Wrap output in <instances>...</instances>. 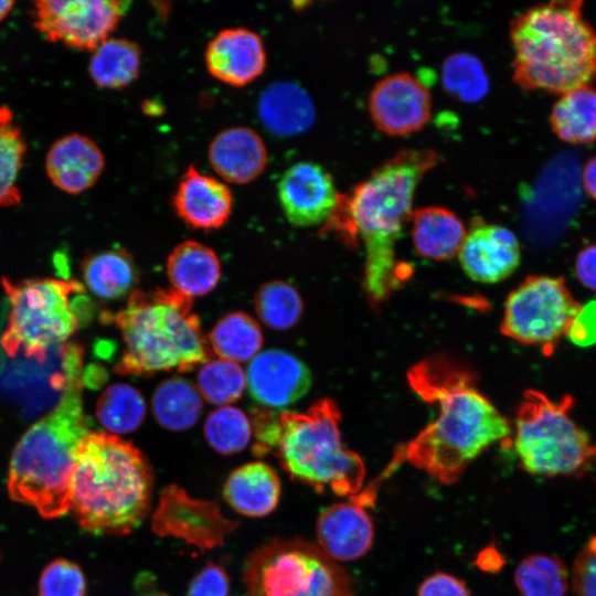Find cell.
I'll use <instances>...</instances> for the list:
<instances>
[{
  "instance_id": "obj_1",
  "label": "cell",
  "mask_w": 596,
  "mask_h": 596,
  "mask_svg": "<svg viewBox=\"0 0 596 596\" xmlns=\"http://www.w3.org/2000/svg\"><path fill=\"white\" fill-rule=\"evenodd\" d=\"M411 389L437 414L412 440L395 451L382 475L407 461L444 485L455 483L483 451L507 440V418L479 391L470 371L443 354L428 356L407 372Z\"/></svg>"
},
{
  "instance_id": "obj_2",
  "label": "cell",
  "mask_w": 596,
  "mask_h": 596,
  "mask_svg": "<svg viewBox=\"0 0 596 596\" xmlns=\"http://www.w3.org/2000/svg\"><path fill=\"white\" fill-rule=\"evenodd\" d=\"M439 157L428 149H405L384 161L352 190L339 194L326 222L344 235L359 234L365 252L364 290L375 306L401 283L395 244L413 214L415 190Z\"/></svg>"
},
{
  "instance_id": "obj_3",
  "label": "cell",
  "mask_w": 596,
  "mask_h": 596,
  "mask_svg": "<svg viewBox=\"0 0 596 596\" xmlns=\"http://www.w3.org/2000/svg\"><path fill=\"white\" fill-rule=\"evenodd\" d=\"M83 351L63 348L61 385L56 407L32 425L11 457L8 490L11 499L34 508L43 518L70 511V481L76 450L89 433L82 401Z\"/></svg>"
},
{
  "instance_id": "obj_4",
  "label": "cell",
  "mask_w": 596,
  "mask_h": 596,
  "mask_svg": "<svg viewBox=\"0 0 596 596\" xmlns=\"http://www.w3.org/2000/svg\"><path fill=\"white\" fill-rule=\"evenodd\" d=\"M153 471L131 443L89 432L81 441L70 481V511L85 530L123 535L146 519Z\"/></svg>"
},
{
  "instance_id": "obj_5",
  "label": "cell",
  "mask_w": 596,
  "mask_h": 596,
  "mask_svg": "<svg viewBox=\"0 0 596 596\" xmlns=\"http://www.w3.org/2000/svg\"><path fill=\"white\" fill-rule=\"evenodd\" d=\"M581 0L532 7L511 23L513 79L524 89L565 94L596 78V31Z\"/></svg>"
},
{
  "instance_id": "obj_6",
  "label": "cell",
  "mask_w": 596,
  "mask_h": 596,
  "mask_svg": "<svg viewBox=\"0 0 596 596\" xmlns=\"http://www.w3.org/2000/svg\"><path fill=\"white\" fill-rule=\"evenodd\" d=\"M192 308V298L173 288L131 292L127 305L114 316L124 341L115 372H184L211 360L212 352Z\"/></svg>"
},
{
  "instance_id": "obj_7",
  "label": "cell",
  "mask_w": 596,
  "mask_h": 596,
  "mask_svg": "<svg viewBox=\"0 0 596 596\" xmlns=\"http://www.w3.org/2000/svg\"><path fill=\"white\" fill-rule=\"evenodd\" d=\"M340 419L331 398L302 413L283 411L272 451L292 478L318 492L328 489L350 498L362 489L366 470L362 458L342 444Z\"/></svg>"
},
{
  "instance_id": "obj_8",
  "label": "cell",
  "mask_w": 596,
  "mask_h": 596,
  "mask_svg": "<svg viewBox=\"0 0 596 596\" xmlns=\"http://www.w3.org/2000/svg\"><path fill=\"white\" fill-rule=\"evenodd\" d=\"M573 403L571 396L554 401L536 390L524 392L513 447L529 473L582 476L596 465V438L572 417Z\"/></svg>"
},
{
  "instance_id": "obj_9",
  "label": "cell",
  "mask_w": 596,
  "mask_h": 596,
  "mask_svg": "<svg viewBox=\"0 0 596 596\" xmlns=\"http://www.w3.org/2000/svg\"><path fill=\"white\" fill-rule=\"evenodd\" d=\"M243 581L249 596H353L351 578L319 545L275 539L246 558Z\"/></svg>"
},
{
  "instance_id": "obj_10",
  "label": "cell",
  "mask_w": 596,
  "mask_h": 596,
  "mask_svg": "<svg viewBox=\"0 0 596 596\" xmlns=\"http://www.w3.org/2000/svg\"><path fill=\"white\" fill-rule=\"evenodd\" d=\"M2 285L10 313L1 344L9 355L24 353L43 361L52 345L63 343L78 327L71 301L73 294L85 291L78 281L3 278Z\"/></svg>"
},
{
  "instance_id": "obj_11",
  "label": "cell",
  "mask_w": 596,
  "mask_h": 596,
  "mask_svg": "<svg viewBox=\"0 0 596 596\" xmlns=\"http://www.w3.org/2000/svg\"><path fill=\"white\" fill-rule=\"evenodd\" d=\"M579 306L562 278L529 276L505 300L501 332L551 354L566 336Z\"/></svg>"
},
{
  "instance_id": "obj_12",
  "label": "cell",
  "mask_w": 596,
  "mask_h": 596,
  "mask_svg": "<svg viewBox=\"0 0 596 596\" xmlns=\"http://www.w3.org/2000/svg\"><path fill=\"white\" fill-rule=\"evenodd\" d=\"M128 7L117 0H38L31 15L47 41L94 51L115 31Z\"/></svg>"
},
{
  "instance_id": "obj_13",
  "label": "cell",
  "mask_w": 596,
  "mask_h": 596,
  "mask_svg": "<svg viewBox=\"0 0 596 596\" xmlns=\"http://www.w3.org/2000/svg\"><path fill=\"white\" fill-rule=\"evenodd\" d=\"M237 523L225 518L214 501L191 498L171 485L161 491L151 518L152 531L161 538L182 539L201 550L222 545Z\"/></svg>"
},
{
  "instance_id": "obj_14",
  "label": "cell",
  "mask_w": 596,
  "mask_h": 596,
  "mask_svg": "<svg viewBox=\"0 0 596 596\" xmlns=\"http://www.w3.org/2000/svg\"><path fill=\"white\" fill-rule=\"evenodd\" d=\"M432 97L414 75H386L371 89L369 111L376 128L387 135L405 136L421 129L429 119Z\"/></svg>"
},
{
  "instance_id": "obj_15",
  "label": "cell",
  "mask_w": 596,
  "mask_h": 596,
  "mask_svg": "<svg viewBox=\"0 0 596 596\" xmlns=\"http://www.w3.org/2000/svg\"><path fill=\"white\" fill-rule=\"evenodd\" d=\"M376 486L374 483L320 513L317 521L319 547L332 560L355 561L371 549L374 526L366 508L374 503Z\"/></svg>"
},
{
  "instance_id": "obj_16",
  "label": "cell",
  "mask_w": 596,
  "mask_h": 596,
  "mask_svg": "<svg viewBox=\"0 0 596 596\" xmlns=\"http://www.w3.org/2000/svg\"><path fill=\"white\" fill-rule=\"evenodd\" d=\"M278 198L290 223L312 226L329 220L339 193L331 174L322 166L301 161L283 174L278 183Z\"/></svg>"
},
{
  "instance_id": "obj_17",
  "label": "cell",
  "mask_w": 596,
  "mask_h": 596,
  "mask_svg": "<svg viewBox=\"0 0 596 596\" xmlns=\"http://www.w3.org/2000/svg\"><path fill=\"white\" fill-rule=\"evenodd\" d=\"M246 387L262 406L283 408L301 398L311 386V372L297 356L270 349L255 355L248 363Z\"/></svg>"
},
{
  "instance_id": "obj_18",
  "label": "cell",
  "mask_w": 596,
  "mask_h": 596,
  "mask_svg": "<svg viewBox=\"0 0 596 596\" xmlns=\"http://www.w3.org/2000/svg\"><path fill=\"white\" fill-rule=\"evenodd\" d=\"M458 256L469 278L494 284L518 268L521 247L518 237L508 227L475 221L466 232Z\"/></svg>"
},
{
  "instance_id": "obj_19",
  "label": "cell",
  "mask_w": 596,
  "mask_h": 596,
  "mask_svg": "<svg viewBox=\"0 0 596 596\" xmlns=\"http://www.w3.org/2000/svg\"><path fill=\"white\" fill-rule=\"evenodd\" d=\"M204 60L214 78L243 87L263 74L267 57L264 42L256 32L246 28H228L209 42Z\"/></svg>"
},
{
  "instance_id": "obj_20",
  "label": "cell",
  "mask_w": 596,
  "mask_h": 596,
  "mask_svg": "<svg viewBox=\"0 0 596 596\" xmlns=\"http://www.w3.org/2000/svg\"><path fill=\"white\" fill-rule=\"evenodd\" d=\"M172 205L185 224L209 231L220 228L228 221L233 195L224 182L191 166L177 187Z\"/></svg>"
},
{
  "instance_id": "obj_21",
  "label": "cell",
  "mask_w": 596,
  "mask_h": 596,
  "mask_svg": "<svg viewBox=\"0 0 596 596\" xmlns=\"http://www.w3.org/2000/svg\"><path fill=\"white\" fill-rule=\"evenodd\" d=\"M105 158L88 137L70 134L57 139L49 149L45 170L52 183L70 194H79L102 175Z\"/></svg>"
},
{
  "instance_id": "obj_22",
  "label": "cell",
  "mask_w": 596,
  "mask_h": 596,
  "mask_svg": "<svg viewBox=\"0 0 596 596\" xmlns=\"http://www.w3.org/2000/svg\"><path fill=\"white\" fill-rule=\"evenodd\" d=\"M207 157L225 181L246 184L258 178L267 163V149L253 129L235 126L220 131L211 141Z\"/></svg>"
},
{
  "instance_id": "obj_23",
  "label": "cell",
  "mask_w": 596,
  "mask_h": 596,
  "mask_svg": "<svg viewBox=\"0 0 596 596\" xmlns=\"http://www.w3.org/2000/svg\"><path fill=\"white\" fill-rule=\"evenodd\" d=\"M280 493L277 472L262 461L248 462L233 470L223 489L226 502L247 517H264L273 512Z\"/></svg>"
},
{
  "instance_id": "obj_24",
  "label": "cell",
  "mask_w": 596,
  "mask_h": 596,
  "mask_svg": "<svg viewBox=\"0 0 596 596\" xmlns=\"http://www.w3.org/2000/svg\"><path fill=\"white\" fill-rule=\"evenodd\" d=\"M258 114L269 131L284 137L306 131L316 117L309 94L288 81L274 83L263 92Z\"/></svg>"
},
{
  "instance_id": "obj_25",
  "label": "cell",
  "mask_w": 596,
  "mask_h": 596,
  "mask_svg": "<svg viewBox=\"0 0 596 596\" xmlns=\"http://www.w3.org/2000/svg\"><path fill=\"white\" fill-rule=\"evenodd\" d=\"M167 273L172 288L192 298L215 288L221 278V263L206 245L185 241L169 254Z\"/></svg>"
},
{
  "instance_id": "obj_26",
  "label": "cell",
  "mask_w": 596,
  "mask_h": 596,
  "mask_svg": "<svg viewBox=\"0 0 596 596\" xmlns=\"http://www.w3.org/2000/svg\"><path fill=\"white\" fill-rule=\"evenodd\" d=\"M412 238L419 255L445 260L458 254L466 228L462 221L443 206H425L411 216Z\"/></svg>"
},
{
  "instance_id": "obj_27",
  "label": "cell",
  "mask_w": 596,
  "mask_h": 596,
  "mask_svg": "<svg viewBox=\"0 0 596 596\" xmlns=\"http://www.w3.org/2000/svg\"><path fill=\"white\" fill-rule=\"evenodd\" d=\"M83 278L100 299H118L132 289L137 269L132 257L123 248H110L87 256L82 263Z\"/></svg>"
},
{
  "instance_id": "obj_28",
  "label": "cell",
  "mask_w": 596,
  "mask_h": 596,
  "mask_svg": "<svg viewBox=\"0 0 596 596\" xmlns=\"http://www.w3.org/2000/svg\"><path fill=\"white\" fill-rule=\"evenodd\" d=\"M550 123L563 141L582 145L596 139V91L582 86L561 96L554 104Z\"/></svg>"
},
{
  "instance_id": "obj_29",
  "label": "cell",
  "mask_w": 596,
  "mask_h": 596,
  "mask_svg": "<svg viewBox=\"0 0 596 596\" xmlns=\"http://www.w3.org/2000/svg\"><path fill=\"white\" fill-rule=\"evenodd\" d=\"M141 52L127 39H107L91 56L89 75L100 88L120 89L131 84L139 74Z\"/></svg>"
},
{
  "instance_id": "obj_30",
  "label": "cell",
  "mask_w": 596,
  "mask_h": 596,
  "mask_svg": "<svg viewBox=\"0 0 596 596\" xmlns=\"http://www.w3.org/2000/svg\"><path fill=\"white\" fill-rule=\"evenodd\" d=\"M202 411V396L190 381L170 377L162 381L152 395V412L166 429L181 432L193 426Z\"/></svg>"
},
{
  "instance_id": "obj_31",
  "label": "cell",
  "mask_w": 596,
  "mask_h": 596,
  "mask_svg": "<svg viewBox=\"0 0 596 596\" xmlns=\"http://www.w3.org/2000/svg\"><path fill=\"white\" fill-rule=\"evenodd\" d=\"M206 340L214 355L235 363L251 361L263 345L259 324L242 311L222 317Z\"/></svg>"
},
{
  "instance_id": "obj_32",
  "label": "cell",
  "mask_w": 596,
  "mask_h": 596,
  "mask_svg": "<svg viewBox=\"0 0 596 596\" xmlns=\"http://www.w3.org/2000/svg\"><path fill=\"white\" fill-rule=\"evenodd\" d=\"M570 574L557 556L532 554L524 557L514 573L520 596H564Z\"/></svg>"
},
{
  "instance_id": "obj_33",
  "label": "cell",
  "mask_w": 596,
  "mask_h": 596,
  "mask_svg": "<svg viewBox=\"0 0 596 596\" xmlns=\"http://www.w3.org/2000/svg\"><path fill=\"white\" fill-rule=\"evenodd\" d=\"M96 415L109 432L127 434L143 422L146 402L137 389L124 383L113 384L100 394Z\"/></svg>"
},
{
  "instance_id": "obj_34",
  "label": "cell",
  "mask_w": 596,
  "mask_h": 596,
  "mask_svg": "<svg viewBox=\"0 0 596 596\" xmlns=\"http://www.w3.org/2000/svg\"><path fill=\"white\" fill-rule=\"evenodd\" d=\"M25 152V140L20 128L13 125L10 110L0 108V206H12L21 201L17 181Z\"/></svg>"
},
{
  "instance_id": "obj_35",
  "label": "cell",
  "mask_w": 596,
  "mask_h": 596,
  "mask_svg": "<svg viewBox=\"0 0 596 596\" xmlns=\"http://www.w3.org/2000/svg\"><path fill=\"white\" fill-rule=\"evenodd\" d=\"M441 83L449 95L465 103L479 102L489 91V77L482 63L467 52L453 53L445 58Z\"/></svg>"
},
{
  "instance_id": "obj_36",
  "label": "cell",
  "mask_w": 596,
  "mask_h": 596,
  "mask_svg": "<svg viewBox=\"0 0 596 596\" xmlns=\"http://www.w3.org/2000/svg\"><path fill=\"white\" fill-rule=\"evenodd\" d=\"M255 310L269 328L286 330L294 327L302 313V300L288 283L273 280L262 285L255 294Z\"/></svg>"
},
{
  "instance_id": "obj_37",
  "label": "cell",
  "mask_w": 596,
  "mask_h": 596,
  "mask_svg": "<svg viewBox=\"0 0 596 596\" xmlns=\"http://www.w3.org/2000/svg\"><path fill=\"white\" fill-rule=\"evenodd\" d=\"M245 387V373L238 363L217 358L199 370L198 390L211 404L227 406L241 398Z\"/></svg>"
},
{
  "instance_id": "obj_38",
  "label": "cell",
  "mask_w": 596,
  "mask_h": 596,
  "mask_svg": "<svg viewBox=\"0 0 596 596\" xmlns=\"http://www.w3.org/2000/svg\"><path fill=\"white\" fill-rule=\"evenodd\" d=\"M252 424L241 409L222 406L211 412L204 424L210 446L222 455L242 451L249 443Z\"/></svg>"
},
{
  "instance_id": "obj_39",
  "label": "cell",
  "mask_w": 596,
  "mask_h": 596,
  "mask_svg": "<svg viewBox=\"0 0 596 596\" xmlns=\"http://www.w3.org/2000/svg\"><path fill=\"white\" fill-rule=\"evenodd\" d=\"M86 581L81 567L64 558L51 562L39 581V596H85Z\"/></svg>"
},
{
  "instance_id": "obj_40",
  "label": "cell",
  "mask_w": 596,
  "mask_h": 596,
  "mask_svg": "<svg viewBox=\"0 0 596 596\" xmlns=\"http://www.w3.org/2000/svg\"><path fill=\"white\" fill-rule=\"evenodd\" d=\"M572 583L577 596H596V535L577 553Z\"/></svg>"
},
{
  "instance_id": "obj_41",
  "label": "cell",
  "mask_w": 596,
  "mask_h": 596,
  "mask_svg": "<svg viewBox=\"0 0 596 596\" xmlns=\"http://www.w3.org/2000/svg\"><path fill=\"white\" fill-rule=\"evenodd\" d=\"M230 578L221 564L207 563L191 581L187 596H228Z\"/></svg>"
},
{
  "instance_id": "obj_42",
  "label": "cell",
  "mask_w": 596,
  "mask_h": 596,
  "mask_svg": "<svg viewBox=\"0 0 596 596\" xmlns=\"http://www.w3.org/2000/svg\"><path fill=\"white\" fill-rule=\"evenodd\" d=\"M566 337L579 347L596 344V300L579 306Z\"/></svg>"
},
{
  "instance_id": "obj_43",
  "label": "cell",
  "mask_w": 596,
  "mask_h": 596,
  "mask_svg": "<svg viewBox=\"0 0 596 596\" xmlns=\"http://www.w3.org/2000/svg\"><path fill=\"white\" fill-rule=\"evenodd\" d=\"M417 596H471L464 581L445 573L436 572L421 584Z\"/></svg>"
},
{
  "instance_id": "obj_44",
  "label": "cell",
  "mask_w": 596,
  "mask_h": 596,
  "mask_svg": "<svg viewBox=\"0 0 596 596\" xmlns=\"http://www.w3.org/2000/svg\"><path fill=\"white\" fill-rule=\"evenodd\" d=\"M575 273L585 287L596 291V244L586 246L578 253Z\"/></svg>"
},
{
  "instance_id": "obj_45",
  "label": "cell",
  "mask_w": 596,
  "mask_h": 596,
  "mask_svg": "<svg viewBox=\"0 0 596 596\" xmlns=\"http://www.w3.org/2000/svg\"><path fill=\"white\" fill-rule=\"evenodd\" d=\"M583 185L585 191L596 199V156L590 158L584 167Z\"/></svg>"
},
{
  "instance_id": "obj_46",
  "label": "cell",
  "mask_w": 596,
  "mask_h": 596,
  "mask_svg": "<svg viewBox=\"0 0 596 596\" xmlns=\"http://www.w3.org/2000/svg\"><path fill=\"white\" fill-rule=\"evenodd\" d=\"M14 1L11 0H0V21H2L12 10Z\"/></svg>"
}]
</instances>
